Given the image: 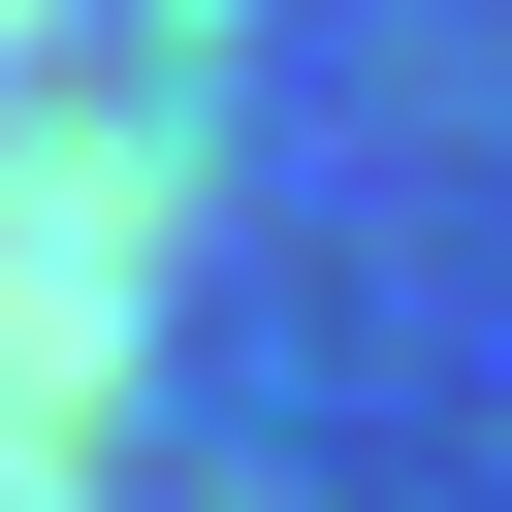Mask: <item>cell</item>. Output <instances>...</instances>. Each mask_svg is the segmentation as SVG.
<instances>
[{
  "instance_id": "6da1fadb",
  "label": "cell",
  "mask_w": 512,
  "mask_h": 512,
  "mask_svg": "<svg viewBox=\"0 0 512 512\" xmlns=\"http://www.w3.org/2000/svg\"><path fill=\"white\" fill-rule=\"evenodd\" d=\"M192 32H224V0H0V512L96 480L128 256H160V192H192Z\"/></svg>"
}]
</instances>
